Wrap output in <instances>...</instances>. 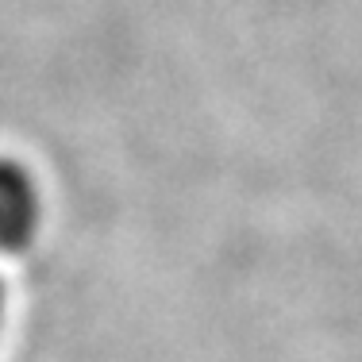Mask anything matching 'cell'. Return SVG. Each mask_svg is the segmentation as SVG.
<instances>
[{
	"label": "cell",
	"instance_id": "1",
	"mask_svg": "<svg viewBox=\"0 0 362 362\" xmlns=\"http://www.w3.org/2000/svg\"><path fill=\"white\" fill-rule=\"evenodd\" d=\"M42 228V189L28 166L0 158V255L35 243Z\"/></svg>",
	"mask_w": 362,
	"mask_h": 362
},
{
	"label": "cell",
	"instance_id": "2",
	"mask_svg": "<svg viewBox=\"0 0 362 362\" xmlns=\"http://www.w3.org/2000/svg\"><path fill=\"white\" fill-rule=\"evenodd\" d=\"M4 305H8V297H4V281H0V327H4Z\"/></svg>",
	"mask_w": 362,
	"mask_h": 362
}]
</instances>
